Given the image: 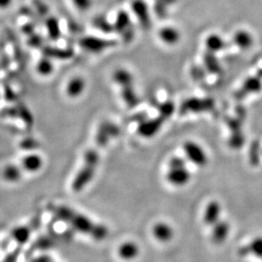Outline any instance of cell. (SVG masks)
I'll list each match as a JSON object with an SVG mask.
<instances>
[{
  "instance_id": "cell-1",
  "label": "cell",
  "mask_w": 262,
  "mask_h": 262,
  "mask_svg": "<svg viewBox=\"0 0 262 262\" xmlns=\"http://www.w3.org/2000/svg\"><path fill=\"white\" fill-rule=\"evenodd\" d=\"M119 130L116 126L110 122H104L100 126L96 139H95V147L88 150L84 155V165L81 170L76 175L73 179V191L80 192L89 184L92 178L95 176V171L97 168L98 164L100 161V151L101 148L105 147L108 145L110 139L119 135Z\"/></svg>"
},
{
  "instance_id": "cell-2",
  "label": "cell",
  "mask_w": 262,
  "mask_h": 262,
  "mask_svg": "<svg viewBox=\"0 0 262 262\" xmlns=\"http://www.w3.org/2000/svg\"><path fill=\"white\" fill-rule=\"evenodd\" d=\"M53 209L57 217L67 222L74 230L87 234L95 240H104L109 235L108 228L103 225L96 224L88 217L79 212H76L72 209L65 206L55 207Z\"/></svg>"
},
{
  "instance_id": "cell-3",
  "label": "cell",
  "mask_w": 262,
  "mask_h": 262,
  "mask_svg": "<svg viewBox=\"0 0 262 262\" xmlns=\"http://www.w3.org/2000/svg\"><path fill=\"white\" fill-rule=\"evenodd\" d=\"M191 173L187 167V162L182 157L175 156L169 162L166 179L171 185L176 187H182L188 183Z\"/></svg>"
},
{
  "instance_id": "cell-4",
  "label": "cell",
  "mask_w": 262,
  "mask_h": 262,
  "mask_svg": "<svg viewBox=\"0 0 262 262\" xmlns=\"http://www.w3.org/2000/svg\"><path fill=\"white\" fill-rule=\"evenodd\" d=\"M183 149L187 158L196 166H204L208 163V156L205 151L197 143L191 141L185 143Z\"/></svg>"
},
{
  "instance_id": "cell-5",
  "label": "cell",
  "mask_w": 262,
  "mask_h": 262,
  "mask_svg": "<svg viewBox=\"0 0 262 262\" xmlns=\"http://www.w3.org/2000/svg\"><path fill=\"white\" fill-rule=\"evenodd\" d=\"M222 214V206L219 202L214 201H211L206 206L203 213V222L209 227H213L221 220Z\"/></svg>"
},
{
  "instance_id": "cell-6",
  "label": "cell",
  "mask_w": 262,
  "mask_h": 262,
  "mask_svg": "<svg viewBox=\"0 0 262 262\" xmlns=\"http://www.w3.org/2000/svg\"><path fill=\"white\" fill-rule=\"evenodd\" d=\"M229 233V223L221 219L219 222L212 227L211 239L213 241V243H216V244H222V243H224L225 241L227 240Z\"/></svg>"
},
{
  "instance_id": "cell-7",
  "label": "cell",
  "mask_w": 262,
  "mask_h": 262,
  "mask_svg": "<svg viewBox=\"0 0 262 262\" xmlns=\"http://www.w3.org/2000/svg\"><path fill=\"white\" fill-rule=\"evenodd\" d=\"M165 119V118L161 116V117L156 118L153 120H146V121L141 122L138 127L139 134L145 138H151V137L154 136L158 132L160 131Z\"/></svg>"
},
{
  "instance_id": "cell-8",
  "label": "cell",
  "mask_w": 262,
  "mask_h": 262,
  "mask_svg": "<svg viewBox=\"0 0 262 262\" xmlns=\"http://www.w3.org/2000/svg\"><path fill=\"white\" fill-rule=\"evenodd\" d=\"M85 89V81L81 77H74L68 81L66 86V94L72 99L80 96Z\"/></svg>"
},
{
  "instance_id": "cell-9",
  "label": "cell",
  "mask_w": 262,
  "mask_h": 262,
  "mask_svg": "<svg viewBox=\"0 0 262 262\" xmlns=\"http://www.w3.org/2000/svg\"><path fill=\"white\" fill-rule=\"evenodd\" d=\"M152 233L155 238L162 243L171 241L174 237L173 228L165 222H160L155 225L152 229Z\"/></svg>"
},
{
  "instance_id": "cell-10",
  "label": "cell",
  "mask_w": 262,
  "mask_h": 262,
  "mask_svg": "<svg viewBox=\"0 0 262 262\" xmlns=\"http://www.w3.org/2000/svg\"><path fill=\"white\" fill-rule=\"evenodd\" d=\"M139 253V246L134 242H125L119 246V256L126 261H130L137 258Z\"/></svg>"
},
{
  "instance_id": "cell-11",
  "label": "cell",
  "mask_w": 262,
  "mask_h": 262,
  "mask_svg": "<svg viewBox=\"0 0 262 262\" xmlns=\"http://www.w3.org/2000/svg\"><path fill=\"white\" fill-rule=\"evenodd\" d=\"M80 45L86 50L90 52H100L104 48H108L110 44L109 42L102 40L100 38H94V37H88L82 39Z\"/></svg>"
},
{
  "instance_id": "cell-12",
  "label": "cell",
  "mask_w": 262,
  "mask_h": 262,
  "mask_svg": "<svg viewBox=\"0 0 262 262\" xmlns=\"http://www.w3.org/2000/svg\"><path fill=\"white\" fill-rule=\"evenodd\" d=\"M239 253L243 256L247 254H253L256 258L262 259V237H257L249 244L242 247L239 249Z\"/></svg>"
},
{
  "instance_id": "cell-13",
  "label": "cell",
  "mask_w": 262,
  "mask_h": 262,
  "mask_svg": "<svg viewBox=\"0 0 262 262\" xmlns=\"http://www.w3.org/2000/svg\"><path fill=\"white\" fill-rule=\"evenodd\" d=\"M54 64L51 59H49V58H43V59H39L37 67H36L37 73L43 77L51 75L54 72Z\"/></svg>"
},
{
  "instance_id": "cell-14",
  "label": "cell",
  "mask_w": 262,
  "mask_h": 262,
  "mask_svg": "<svg viewBox=\"0 0 262 262\" xmlns=\"http://www.w3.org/2000/svg\"><path fill=\"white\" fill-rule=\"evenodd\" d=\"M46 29L49 35V38L52 40H58V38L61 36V27L58 20L55 17H50L46 22Z\"/></svg>"
},
{
  "instance_id": "cell-15",
  "label": "cell",
  "mask_w": 262,
  "mask_h": 262,
  "mask_svg": "<svg viewBox=\"0 0 262 262\" xmlns=\"http://www.w3.org/2000/svg\"><path fill=\"white\" fill-rule=\"evenodd\" d=\"M211 103L208 101H203V100H197L193 99V101L186 102L184 104L183 108L186 111L191 110V111H203V110H208L211 107Z\"/></svg>"
},
{
  "instance_id": "cell-16",
  "label": "cell",
  "mask_w": 262,
  "mask_h": 262,
  "mask_svg": "<svg viewBox=\"0 0 262 262\" xmlns=\"http://www.w3.org/2000/svg\"><path fill=\"white\" fill-rule=\"evenodd\" d=\"M160 38L166 43H175L178 41L179 33L171 27H165L160 32Z\"/></svg>"
},
{
  "instance_id": "cell-17",
  "label": "cell",
  "mask_w": 262,
  "mask_h": 262,
  "mask_svg": "<svg viewBox=\"0 0 262 262\" xmlns=\"http://www.w3.org/2000/svg\"><path fill=\"white\" fill-rule=\"evenodd\" d=\"M42 165V161L38 156L36 155H29L25 158L23 161V166L28 171H38Z\"/></svg>"
},
{
  "instance_id": "cell-18",
  "label": "cell",
  "mask_w": 262,
  "mask_h": 262,
  "mask_svg": "<svg viewBox=\"0 0 262 262\" xmlns=\"http://www.w3.org/2000/svg\"><path fill=\"white\" fill-rule=\"evenodd\" d=\"M73 6L80 11H86L92 6V0H71Z\"/></svg>"
},
{
  "instance_id": "cell-19",
  "label": "cell",
  "mask_w": 262,
  "mask_h": 262,
  "mask_svg": "<svg viewBox=\"0 0 262 262\" xmlns=\"http://www.w3.org/2000/svg\"><path fill=\"white\" fill-rule=\"evenodd\" d=\"M222 40L219 38H217V36H213V37L208 38V47L213 48L214 50L222 48Z\"/></svg>"
},
{
  "instance_id": "cell-20",
  "label": "cell",
  "mask_w": 262,
  "mask_h": 262,
  "mask_svg": "<svg viewBox=\"0 0 262 262\" xmlns=\"http://www.w3.org/2000/svg\"><path fill=\"white\" fill-rule=\"evenodd\" d=\"M13 0H0V10H6L11 6Z\"/></svg>"
}]
</instances>
